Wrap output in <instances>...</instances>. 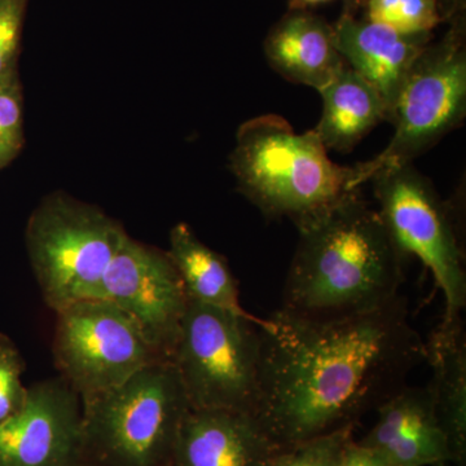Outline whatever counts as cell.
Returning a JSON list of instances; mask_svg holds the SVG:
<instances>
[{
    "instance_id": "6da1fadb",
    "label": "cell",
    "mask_w": 466,
    "mask_h": 466,
    "mask_svg": "<svg viewBox=\"0 0 466 466\" xmlns=\"http://www.w3.org/2000/svg\"><path fill=\"white\" fill-rule=\"evenodd\" d=\"M257 419L281 447L355 428L424 363L406 297L359 317L309 321L275 311L259 321Z\"/></svg>"
},
{
    "instance_id": "7a4b0ae2",
    "label": "cell",
    "mask_w": 466,
    "mask_h": 466,
    "mask_svg": "<svg viewBox=\"0 0 466 466\" xmlns=\"http://www.w3.org/2000/svg\"><path fill=\"white\" fill-rule=\"evenodd\" d=\"M297 229L279 311L300 320H341L401 296L404 257L360 189Z\"/></svg>"
},
{
    "instance_id": "3957f363",
    "label": "cell",
    "mask_w": 466,
    "mask_h": 466,
    "mask_svg": "<svg viewBox=\"0 0 466 466\" xmlns=\"http://www.w3.org/2000/svg\"><path fill=\"white\" fill-rule=\"evenodd\" d=\"M229 167L238 191L263 216L285 218L296 227L359 191L355 167L336 164L314 131L299 134L274 113L238 127Z\"/></svg>"
},
{
    "instance_id": "277c9868",
    "label": "cell",
    "mask_w": 466,
    "mask_h": 466,
    "mask_svg": "<svg viewBox=\"0 0 466 466\" xmlns=\"http://www.w3.org/2000/svg\"><path fill=\"white\" fill-rule=\"evenodd\" d=\"M189 410L177 368L155 361L82 400L85 460L99 466L167 465Z\"/></svg>"
},
{
    "instance_id": "5b68a950",
    "label": "cell",
    "mask_w": 466,
    "mask_h": 466,
    "mask_svg": "<svg viewBox=\"0 0 466 466\" xmlns=\"http://www.w3.org/2000/svg\"><path fill=\"white\" fill-rule=\"evenodd\" d=\"M127 232L99 208L52 193L29 218L26 248L43 300L54 312L103 299V280Z\"/></svg>"
},
{
    "instance_id": "8992f818",
    "label": "cell",
    "mask_w": 466,
    "mask_h": 466,
    "mask_svg": "<svg viewBox=\"0 0 466 466\" xmlns=\"http://www.w3.org/2000/svg\"><path fill=\"white\" fill-rule=\"evenodd\" d=\"M259 319L189 300L171 363L189 406L256 413Z\"/></svg>"
},
{
    "instance_id": "52a82bcc",
    "label": "cell",
    "mask_w": 466,
    "mask_h": 466,
    "mask_svg": "<svg viewBox=\"0 0 466 466\" xmlns=\"http://www.w3.org/2000/svg\"><path fill=\"white\" fill-rule=\"evenodd\" d=\"M441 39L431 42L410 69L390 124L394 135L381 153L355 165L354 187L391 167L413 164L466 116V33L462 14L450 20Z\"/></svg>"
},
{
    "instance_id": "ba28073f",
    "label": "cell",
    "mask_w": 466,
    "mask_h": 466,
    "mask_svg": "<svg viewBox=\"0 0 466 466\" xmlns=\"http://www.w3.org/2000/svg\"><path fill=\"white\" fill-rule=\"evenodd\" d=\"M380 216L401 256H415L434 276L446 302L443 319L461 318L466 305L464 248L452 208L413 164L377 171Z\"/></svg>"
},
{
    "instance_id": "9c48e42d",
    "label": "cell",
    "mask_w": 466,
    "mask_h": 466,
    "mask_svg": "<svg viewBox=\"0 0 466 466\" xmlns=\"http://www.w3.org/2000/svg\"><path fill=\"white\" fill-rule=\"evenodd\" d=\"M55 314V366L81 400L110 390L162 360L133 319L109 300H79Z\"/></svg>"
},
{
    "instance_id": "30bf717a",
    "label": "cell",
    "mask_w": 466,
    "mask_h": 466,
    "mask_svg": "<svg viewBox=\"0 0 466 466\" xmlns=\"http://www.w3.org/2000/svg\"><path fill=\"white\" fill-rule=\"evenodd\" d=\"M103 299L133 319L158 358L171 361L189 299L167 251L126 236L104 276Z\"/></svg>"
},
{
    "instance_id": "8fae6325",
    "label": "cell",
    "mask_w": 466,
    "mask_h": 466,
    "mask_svg": "<svg viewBox=\"0 0 466 466\" xmlns=\"http://www.w3.org/2000/svg\"><path fill=\"white\" fill-rule=\"evenodd\" d=\"M82 400L61 377L34 383L0 422V466H76L84 461Z\"/></svg>"
},
{
    "instance_id": "7c38bea8",
    "label": "cell",
    "mask_w": 466,
    "mask_h": 466,
    "mask_svg": "<svg viewBox=\"0 0 466 466\" xmlns=\"http://www.w3.org/2000/svg\"><path fill=\"white\" fill-rule=\"evenodd\" d=\"M281 447L253 413L191 410L175 440L174 466H272Z\"/></svg>"
},
{
    "instance_id": "4fadbf2b",
    "label": "cell",
    "mask_w": 466,
    "mask_h": 466,
    "mask_svg": "<svg viewBox=\"0 0 466 466\" xmlns=\"http://www.w3.org/2000/svg\"><path fill=\"white\" fill-rule=\"evenodd\" d=\"M333 30L337 50L346 66L379 92L385 104L386 122L390 124L404 82L433 35L400 33L346 15H341Z\"/></svg>"
},
{
    "instance_id": "5bb4252c",
    "label": "cell",
    "mask_w": 466,
    "mask_h": 466,
    "mask_svg": "<svg viewBox=\"0 0 466 466\" xmlns=\"http://www.w3.org/2000/svg\"><path fill=\"white\" fill-rule=\"evenodd\" d=\"M379 420L360 441L379 451L390 466L452 464L429 386H407L377 408Z\"/></svg>"
},
{
    "instance_id": "9a60e30c",
    "label": "cell",
    "mask_w": 466,
    "mask_h": 466,
    "mask_svg": "<svg viewBox=\"0 0 466 466\" xmlns=\"http://www.w3.org/2000/svg\"><path fill=\"white\" fill-rule=\"evenodd\" d=\"M265 55L283 78L318 92L346 66L336 47L333 25L299 5L267 34Z\"/></svg>"
},
{
    "instance_id": "2e32d148",
    "label": "cell",
    "mask_w": 466,
    "mask_h": 466,
    "mask_svg": "<svg viewBox=\"0 0 466 466\" xmlns=\"http://www.w3.org/2000/svg\"><path fill=\"white\" fill-rule=\"evenodd\" d=\"M426 359L433 370L429 383L435 412L446 434L452 464L465 465L466 339L462 319H441L425 342Z\"/></svg>"
},
{
    "instance_id": "e0dca14e",
    "label": "cell",
    "mask_w": 466,
    "mask_h": 466,
    "mask_svg": "<svg viewBox=\"0 0 466 466\" xmlns=\"http://www.w3.org/2000/svg\"><path fill=\"white\" fill-rule=\"evenodd\" d=\"M320 92L323 112L312 128L325 148L351 152L386 121L385 104L367 81L346 66Z\"/></svg>"
},
{
    "instance_id": "ac0fdd59",
    "label": "cell",
    "mask_w": 466,
    "mask_h": 466,
    "mask_svg": "<svg viewBox=\"0 0 466 466\" xmlns=\"http://www.w3.org/2000/svg\"><path fill=\"white\" fill-rule=\"evenodd\" d=\"M167 254L192 302L248 314L240 305L238 283L225 257L211 249L195 231L177 223L168 235Z\"/></svg>"
},
{
    "instance_id": "d6986e66",
    "label": "cell",
    "mask_w": 466,
    "mask_h": 466,
    "mask_svg": "<svg viewBox=\"0 0 466 466\" xmlns=\"http://www.w3.org/2000/svg\"><path fill=\"white\" fill-rule=\"evenodd\" d=\"M366 20L406 34L431 33L443 23L438 0H367Z\"/></svg>"
},
{
    "instance_id": "ffe728a7",
    "label": "cell",
    "mask_w": 466,
    "mask_h": 466,
    "mask_svg": "<svg viewBox=\"0 0 466 466\" xmlns=\"http://www.w3.org/2000/svg\"><path fill=\"white\" fill-rule=\"evenodd\" d=\"M354 428L339 429L284 447L272 466H337L342 451L352 441Z\"/></svg>"
},
{
    "instance_id": "44dd1931",
    "label": "cell",
    "mask_w": 466,
    "mask_h": 466,
    "mask_svg": "<svg viewBox=\"0 0 466 466\" xmlns=\"http://www.w3.org/2000/svg\"><path fill=\"white\" fill-rule=\"evenodd\" d=\"M24 142L23 91L17 75L0 84V170L20 155Z\"/></svg>"
},
{
    "instance_id": "7402d4cb",
    "label": "cell",
    "mask_w": 466,
    "mask_h": 466,
    "mask_svg": "<svg viewBox=\"0 0 466 466\" xmlns=\"http://www.w3.org/2000/svg\"><path fill=\"white\" fill-rule=\"evenodd\" d=\"M24 363L20 351L8 337L0 334V422L15 415L26 400Z\"/></svg>"
},
{
    "instance_id": "603a6c76",
    "label": "cell",
    "mask_w": 466,
    "mask_h": 466,
    "mask_svg": "<svg viewBox=\"0 0 466 466\" xmlns=\"http://www.w3.org/2000/svg\"><path fill=\"white\" fill-rule=\"evenodd\" d=\"M29 0H0V84L17 76L21 35Z\"/></svg>"
},
{
    "instance_id": "cb8c5ba5",
    "label": "cell",
    "mask_w": 466,
    "mask_h": 466,
    "mask_svg": "<svg viewBox=\"0 0 466 466\" xmlns=\"http://www.w3.org/2000/svg\"><path fill=\"white\" fill-rule=\"evenodd\" d=\"M337 466H390L379 451L352 440L342 451Z\"/></svg>"
},
{
    "instance_id": "d4e9b609",
    "label": "cell",
    "mask_w": 466,
    "mask_h": 466,
    "mask_svg": "<svg viewBox=\"0 0 466 466\" xmlns=\"http://www.w3.org/2000/svg\"><path fill=\"white\" fill-rule=\"evenodd\" d=\"M438 3L444 21L452 20L464 11L465 0H438Z\"/></svg>"
},
{
    "instance_id": "484cf974",
    "label": "cell",
    "mask_w": 466,
    "mask_h": 466,
    "mask_svg": "<svg viewBox=\"0 0 466 466\" xmlns=\"http://www.w3.org/2000/svg\"><path fill=\"white\" fill-rule=\"evenodd\" d=\"M367 0H343L342 15L357 17L358 12L366 7Z\"/></svg>"
},
{
    "instance_id": "4316f807",
    "label": "cell",
    "mask_w": 466,
    "mask_h": 466,
    "mask_svg": "<svg viewBox=\"0 0 466 466\" xmlns=\"http://www.w3.org/2000/svg\"><path fill=\"white\" fill-rule=\"evenodd\" d=\"M300 5H320V3L332 2V0H297Z\"/></svg>"
},
{
    "instance_id": "83f0119b",
    "label": "cell",
    "mask_w": 466,
    "mask_h": 466,
    "mask_svg": "<svg viewBox=\"0 0 466 466\" xmlns=\"http://www.w3.org/2000/svg\"><path fill=\"white\" fill-rule=\"evenodd\" d=\"M76 466H99L96 464H94V462L87 461V460H84V461L79 462V464H76Z\"/></svg>"
},
{
    "instance_id": "f1b7e54d",
    "label": "cell",
    "mask_w": 466,
    "mask_h": 466,
    "mask_svg": "<svg viewBox=\"0 0 466 466\" xmlns=\"http://www.w3.org/2000/svg\"><path fill=\"white\" fill-rule=\"evenodd\" d=\"M164 466H174V465H173V464H171V462H168V464L164 465Z\"/></svg>"
}]
</instances>
